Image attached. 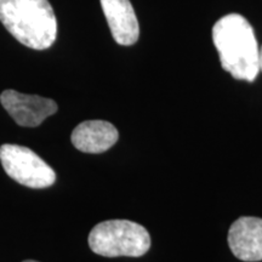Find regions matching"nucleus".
I'll list each match as a JSON object with an SVG mask.
<instances>
[{
    "mask_svg": "<svg viewBox=\"0 0 262 262\" xmlns=\"http://www.w3.org/2000/svg\"><path fill=\"white\" fill-rule=\"evenodd\" d=\"M0 22L33 50H45L56 40L57 18L49 0H0Z\"/></svg>",
    "mask_w": 262,
    "mask_h": 262,
    "instance_id": "2",
    "label": "nucleus"
},
{
    "mask_svg": "<svg viewBox=\"0 0 262 262\" xmlns=\"http://www.w3.org/2000/svg\"><path fill=\"white\" fill-rule=\"evenodd\" d=\"M24 262H38V261H33V260H26Z\"/></svg>",
    "mask_w": 262,
    "mask_h": 262,
    "instance_id": "10",
    "label": "nucleus"
},
{
    "mask_svg": "<svg viewBox=\"0 0 262 262\" xmlns=\"http://www.w3.org/2000/svg\"><path fill=\"white\" fill-rule=\"evenodd\" d=\"M0 162L9 178L29 188H47L56 181V172L37 153L18 145L0 146Z\"/></svg>",
    "mask_w": 262,
    "mask_h": 262,
    "instance_id": "4",
    "label": "nucleus"
},
{
    "mask_svg": "<svg viewBox=\"0 0 262 262\" xmlns=\"http://www.w3.org/2000/svg\"><path fill=\"white\" fill-rule=\"evenodd\" d=\"M114 40L130 47L139 40L140 26L130 0H100Z\"/></svg>",
    "mask_w": 262,
    "mask_h": 262,
    "instance_id": "7",
    "label": "nucleus"
},
{
    "mask_svg": "<svg viewBox=\"0 0 262 262\" xmlns=\"http://www.w3.org/2000/svg\"><path fill=\"white\" fill-rule=\"evenodd\" d=\"M228 247L232 254L245 262L262 261V219L242 216L231 225Z\"/></svg>",
    "mask_w": 262,
    "mask_h": 262,
    "instance_id": "6",
    "label": "nucleus"
},
{
    "mask_svg": "<svg viewBox=\"0 0 262 262\" xmlns=\"http://www.w3.org/2000/svg\"><path fill=\"white\" fill-rule=\"evenodd\" d=\"M0 102L16 124L25 127H37L57 112L54 100L38 95H26L15 90H5L0 95Z\"/></svg>",
    "mask_w": 262,
    "mask_h": 262,
    "instance_id": "5",
    "label": "nucleus"
},
{
    "mask_svg": "<svg viewBox=\"0 0 262 262\" xmlns=\"http://www.w3.org/2000/svg\"><path fill=\"white\" fill-rule=\"evenodd\" d=\"M119 133L106 120H86L72 133V143L78 150L91 155L106 152L117 143Z\"/></svg>",
    "mask_w": 262,
    "mask_h": 262,
    "instance_id": "8",
    "label": "nucleus"
},
{
    "mask_svg": "<svg viewBox=\"0 0 262 262\" xmlns=\"http://www.w3.org/2000/svg\"><path fill=\"white\" fill-rule=\"evenodd\" d=\"M212 41L222 68L234 79L253 83L260 72V49L254 29L244 16L229 14L212 27Z\"/></svg>",
    "mask_w": 262,
    "mask_h": 262,
    "instance_id": "1",
    "label": "nucleus"
},
{
    "mask_svg": "<svg viewBox=\"0 0 262 262\" xmlns=\"http://www.w3.org/2000/svg\"><path fill=\"white\" fill-rule=\"evenodd\" d=\"M260 71L262 72V48L260 49Z\"/></svg>",
    "mask_w": 262,
    "mask_h": 262,
    "instance_id": "9",
    "label": "nucleus"
},
{
    "mask_svg": "<svg viewBox=\"0 0 262 262\" xmlns=\"http://www.w3.org/2000/svg\"><path fill=\"white\" fill-rule=\"evenodd\" d=\"M89 247L104 257H140L150 248L148 231L129 220H108L95 226L89 234Z\"/></svg>",
    "mask_w": 262,
    "mask_h": 262,
    "instance_id": "3",
    "label": "nucleus"
}]
</instances>
